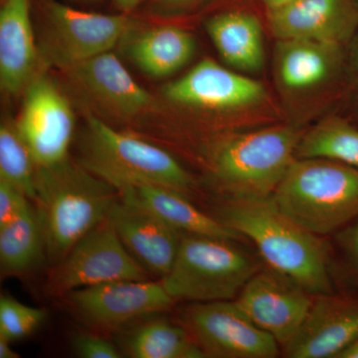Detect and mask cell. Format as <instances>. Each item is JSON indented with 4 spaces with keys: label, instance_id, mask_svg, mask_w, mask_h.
Segmentation results:
<instances>
[{
    "label": "cell",
    "instance_id": "1",
    "mask_svg": "<svg viewBox=\"0 0 358 358\" xmlns=\"http://www.w3.org/2000/svg\"><path fill=\"white\" fill-rule=\"evenodd\" d=\"M216 218L255 245L267 267L313 296L336 293L333 248L284 215L271 196L224 199Z\"/></svg>",
    "mask_w": 358,
    "mask_h": 358
},
{
    "label": "cell",
    "instance_id": "2",
    "mask_svg": "<svg viewBox=\"0 0 358 358\" xmlns=\"http://www.w3.org/2000/svg\"><path fill=\"white\" fill-rule=\"evenodd\" d=\"M303 131L292 122L268 124L224 131L205 143L207 171L224 199L272 196L296 159Z\"/></svg>",
    "mask_w": 358,
    "mask_h": 358
},
{
    "label": "cell",
    "instance_id": "3",
    "mask_svg": "<svg viewBox=\"0 0 358 358\" xmlns=\"http://www.w3.org/2000/svg\"><path fill=\"white\" fill-rule=\"evenodd\" d=\"M119 197L114 186L69 157L54 166L37 167L32 202L52 267L108 218Z\"/></svg>",
    "mask_w": 358,
    "mask_h": 358
},
{
    "label": "cell",
    "instance_id": "4",
    "mask_svg": "<svg viewBox=\"0 0 358 358\" xmlns=\"http://www.w3.org/2000/svg\"><path fill=\"white\" fill-rule=\"evenodd\" d=\"M303 229L334 236L358 218V169L324 159H296L272 196Z\"/></svg>",
    "mask_w": 358,
    "mask_h": 358
},
{
    "label": "cell",
    "instance_id": "5",
    "mask_svg": "<svg viewBox=\"0 0 358 358\" xmlns=\"http://www.w3.org/2000/svg\"><path fill=\"white\" fill-rule=\"evenodd\" d=\"M234 240L181 234L176 260L162 279L176 303L233 301L264 267Z\"/></svg>",
    "mask_w": 358,
    "mask_h": 358
},
{
    "label": "cell",
    "instance_id": "6",
    "mask_svg": "<svg viewBox=\"0 0 358 358\" xmlns=\"http://www.w3.org/2000/svg\"><path fill=\"white\" fill-rule=\"evenodd\" d=\"M81 150L82 166L115 188L127 183H150L189 199L194 192V178L173 155L117 131L98 117H89Z\"/></svg>",
    "mask_w": 358,
    "mask_h": 358
},
{
    "label": "cell",
    "instance_id": "7",
    "mask_svg": "<svg viewBox=\"0 0 358 358\" xmlns=\"http://www.w3.org/2000/svg\"><path fill=\"white\" fill-rule=\"evenodd\" d=\"M273 69L278 91L291 109L306 110L324 96L331 103H341L348 78V46L277 40Z\"/></svg>",
    "mask_w": 358,
    "mask_h": 358
},
{
    "label": "cell",
    "instance_id": "8",
    "mask_svg": "<svg viewBox=\"0 0 358 358\" xmlns=\"http://www.w3.org/2000/svg\"><path fill=\"white\" fill-rule=\"evenodd\" d=\"M164 94L171 103L188 109L238 115L249 128L260 122L251 115L271 102L265 85L211 59L200 61L185 76L167 84Z\"/></svg>",
    "mask_w": 358,
    "mask_h": 358
},
{
    "label": "cell",
    "instance_id": "9",
    "mask_svg": "<svg viewBox=\"0 0 358 358\" xmlns=\"http://www.w3.org/2000/svg\"><path fill=\"white\" fill-rule=\"evenodd\" d=\"M178 322L189 333L205 358H275L281 346L256 326L235 300L187 303Z\"/></svg>",
    "mask_w": 358,
    "mask_h": 358
},
{
    "label": "cell",
    "instance_id": "10",
    "mask_svg": "<svg viewBox=\"0 0 358 358\" xmlns=\"http://www.w3.org/2000/svg\"><path fill=\"white\" fill-rule=\"evenodd\" d=\"M45 13V58L65 70L112 51L134 24L124 13H89L55 0L47 2Z\"/></svg>",
    "mask_w": 358,
    "mask_h": 358
},
{
    "label": "cell",
    "instance_id": "11",
    "mask_svg": "<svg viewBox=\"0 0 358 358\" xmlns=\"http://www.w3.org/2000/svg\"><path fill=\"white\" fill-rule=\"evenodd\" d=\"M52 268L48 292L56 296L105 282L150 279L122 243L108 218L85 235Z\"/></svg>",
    "mask_w": 358,
    "mask_h": 358
},
{
    "label": "cell",
    "instance_id": "12",
    "mask_svg": "<svg viewBox=\"0 0 358 358\" xmlns=\"http://www.w3.org/2000/svg\"><path fill=\"white\" fill-rule=\"evenodd\" d=\"M71 310L99 333L119 331L176 305L162 280H124L75 289L64 296Z\"/></svg>",
    "mask_w": 358,
    "mask_h": 358
},
{
    "label": "cell",
    "instance_id": "13",
    "mask_svg": "<svg viewBox=\"0 0 358 358\" xmlns=\"http://www.w3.org/2000/svg\"><path fill=\"white\" fill-rule=\"evenodd\" d=\"M15 124L37 167L68 159L74 115L67 99L50 79L38 74L30 82Z\"/></svg>",
    "mask_w": 358,
    "mask_h": 358
},
{
    "label": "cell",
    "instance_id": "14",
    "mask_svg": "<svg viewBox=\"0 0 358 358\" xmlns=\"http://www.w3.org/2000/svg\"><path fill=\"white\" fill-rule=\"evenodd\" d=\"M315 296L264 265L235 301L257 327L278 341L282 350L300 329Z\"/></svg>",
    "mask_w": 358,
    "mask_h": 358
},
{
    "label": "cell",
    "instance_id": "15",
    "mask_svg": "<svg viewBox=\"0 0 358 358\" xmlns=\"http://www.w3.org/2000/svg\"><path fill=\"white\" fill-rule=\"evenodd\" d=\"M358 339V294H320L293 338L282 348L288 358H339Z\"/></svg>",
    "mask_w": 358,
    "mask_h": 358
},
{
    "label": "cell",
    "instance_id": "16",
    "mask_svg": "<svg viewBox=\"0 0 358 358\" xmlns=\"http://www.w3.org/2000/svg\"><path fill=\"white\" fill-rule=\"evenodd\" d=\"M265 14L275 40H310L348 46L358 31L355 0H296Z\"/></svg>",
    "mask_w": 358,
    "mask_h": 358
},
{
    "label": "cell",
    "instance_id": "17",
    "mask_svg": "<svg viewBox=\"0 0 358 358\" xmlns=\"http://www.w3.org/2000/svg\"><path fill=\"white\" fill-rule=\"evenodd\" d=\"M108 220L131 256L148 275L162 280L173 267L181 233L152 212L121 197L110 207Z\"/></svg>",
    "mask_w": 358,
    "mask_h": 358
},
{
    "label": "cell",
    "instance_id": "18",
    "mask_svg": "<svg viewBox=\"0 0 358 358\" xmlns=\"http://www.w3.org/2000/svg\"><path fill=\"white\" fill-rule=\"evenodd\" d=\"M66 71L92 99L119 117H138L155 105L154 96L138 84L112 51Z\"/></svg>",
    "mask_w": 358,
    "mask_h": 358
},
{
    "label": "cell",
    "instance_id": "19",
    "mask_svg": "<svg viewBox=\"0 0 358 358\" xmlns=\"http://www.w3.org/2000/svg\"><path fill=\"white\" fill-rule=\"evenodd\" d=\"M115 189L124 201L152 212L181 234L243 242L245 238L218 218L197 208L189 197L171 188L150 183H127Z\"/></svg>",
    "mask_w": 358,
    "mask_h": 358
},
{
    "label": "cell",
    "instance_id": "20",
    "mask_svg": "<svg viewBox=\"0 0 358 358\" xmlns=\"http://www.w3.org/2000/svg\"><path fill=\"white\" fill-rule=\"evenodd\" d=\"M29 0H3L0 9V86L9 95L24 92L37 76Z\"/></svg>",
    "mask_w": 358,
    "mask_h": 358
},
{
    "label": "cell",
    "instance_id": "21",
    "mask_svg": "<svg viewBox=\"0 0 358 358\" xmlns=\"http://www.w3.org/2000/svg\"><path fill=\"white\" fill-rule=\"evenodd\" d=\"M205 29L233 70L250 76L265 67L264 28L255 13L246 8L221 11L205 21Z\"/></svg>",
    "mask_w": 358,
    "mask_h": 358
},
{
    "label": "cell",
    "instance_id": "22",
    "mask_svg": "<svg viewBox=\"0 0 358 358\" xmlns=\"http://www.w3.org/2000/svg\"><path fill=\"white\" fill-rule=\"evenodd\" d=\"M159 315V313H157ZM154 315L120 329L117 345L129 358H205L179 322Z\"/></svg>",
    "mask_w": 358,
    "mask_h": 358
},
{
    "label": "cell",
    "instance_id": "23",
    "mask_svg": "<svg viewBox=\"0 0 358 358\" xmlns=\"http://www.w3.org/2000/svg\"><path fill=\"white\" fill-rule=\"evenodd\" d=\"M196 52L192 33L173 25L145 30L129 44L128 55L134 65L152 78L171 76L189 64Z\"/></svg>",
    "mask_w": 358,
    "mask_h": 358
},
{
    "label": "cell",
    "instance_id": "24",
    "mask_svg": "<svg viewBox=\"0 0 358 358\" xmlns=\"http://www.w3.org/2000/svg\"><path fill=\"white\" fill-rule=\"evenodd\" d=\"M47 260L38 216L32 204L0 227V270L2 278L20 277Z\"/></svg>",
    "mask_w": 358,
    "mask_h": 358
},
{
    "label": "cell",
    "instance_id": "25",
    "mask_svg": "<svg viewBox=\"0 0 358 358\" xmlns=\"http://www.w3.org/2000/svg\"><path fill=\"white\" fill-rule=\"evenodd\" d=\"M294 155L296 159L334 160L358 169V124L345 115H327L303 131Z\"/></svg>",
    "mask_w": 358,
    "mask_h": 358
},
{
    "label": "cell",
    "instance_id": "26",
    "mask_svg": "<svg viewBox=\"0 0 358 358\" xmlns=\"http://www.w3.org/2000/svg\"><path fill=\"white\" fill-rule=\"evenodd\" d=\"M37 166L15 122L0 127V179L20 188L30 201L35 199Z\"/></svg>",
    "mask_w": 358,
    "mask_h": 358
},
{
    "label": "cell",
    "instance_id": "27",
    "mask_svg": "<svg viewBox=\"0 0 358 358\" xmlns=\"http://www.w3.org/2000/svg\"><path fill=\"white\" fill-rule=\"evenodd\" d=\"M46 317L43 308H33L11 296L0 298V338L18 341L34 331Z\"/></svg>",
    "mask_w": 358,
    "mask_h": 358
},
{
    "label": "cell",
    "instance_id": "28",
    "mask_svg": "<svg viewBox=\"0 0 358 358\" xmlns=\"http://www.w3.org/2000/svg\"><path fill=\"white\" fill-rule=\"evenodd\" d=\"M336 274L358 294V218L334 235Z\"/></svg>",
    "mask_w": 358,
    "mask_h": 358
},
{
    "label": "cell",
    "instance_id": "29",
    "mask_svg": "<svg viewBox=\"0 0 358 358\" xmlns=\"http://www.w3.org/2000/svg\"><path fill=\"white\" fill-rule=\"evenodd\" d=\"M71 348L78 357L121 358L122 353L117 343L99 331H79L71 338Z\"/></svg>",
    "mask_w": 358,
    "mask_h": 358
},
{
    "label": "cell",
    "instance_id": "30",
    "mask_svg": "<svg viewBox=\"0 0 358 358\" xmlns=\"http://www.w3.org/2000/svg\"><path fill=\"white\" fill-rule=\"evenodd\" d=\"M341 103L345 108L343 115L358 124V31L348 45V78Z\"/></svg>",
    "mask_w": 358,
    "mask_h": 358
},
{
    "label": "cell",
    "instance_id": "31",
    "mask_svg": "<svg viewBox=\"0 0 358 358\" xmlns=\"http://www.w3.org/2000/svg\"><path fill=\"white\" fill-rule=\"evenodd\" d=\"M29 201L20 188L0 179V227L22 213L31 204Z\"/></svg>",
    "mask_w": 358,
    "mask_h": 358
},
{
    "label": "cell",
    "instance_id": "32",
    "mask_svg": "<svg viewBox=\"0 0 358 358\" xmlns=\"http://www.w3.org/2000/svg\"><path fill=\"white\" fill-rule=\"evenodd\" d=\"M157 1L159 2L160 6L166 7V8L183 9L195 6L201 0H157Z\"/></svg>",
    "mask_w": 358,
    "mask_h": 358
},
{
    "label": "cell",
    "instance_id": "33",
    "mask_svg": "<svg viewBox=\"0 0 358 358\" xmlns=\"http://www.w3.org/2000/svg\"><path fill=\"white\" fill-rule=\"evenodd\" d=\"M257 1L263 7L265 13H267V11L275 10L280 7L288 6L296 0H257Z\"/></svg>",
    "mask_w": 358,
    "mask_h": 358
},
{
    "label": "cell",
    "instance_id": "34",
    "mask_svg": "<svg viewBox=\"0 0 358 358\" xmlns=\"http://www.w3.org/2000/svg\"><path fill=\"white\" fill-rule=\"evenodd\" d=\"M10 341L0 338V358H20V353L13 350Z\"/></svg>",
    "mask_w": 358,
    "mask_h": 358
},
{
    "label": "cell",
    "instance_id": "35",
    "mask_svg": "<svg viewBox=\"0 0 358 358\" xmlns=\"http://www.w3.org/2000/svg\"><path fill=\"white\" fill-rule=\"evenodd\" d=\"M141 0H114L115 7L122 13H128L141 3Z\"/></svg>",
    "mask_w": 358,
    "mask_h": 358
},
{
    "label": "cell",
    "instance_id": "36",
    "mask_svg": "<svg viewBox=\"0 0 358 358\" xmlns=\"http://www.w3.org/2000/svg\"><path fill=\"white\" fill-rule=\"evenodd\" d=\"M339 358H358V339Z\"/></svg>",
    "mask_w": 358,
    "mask_h": 358
},
{
    "label": "cell",
    "instance_id": "37",
    "mask_svg": "<svg viewBox=\"0 0 358 358\" xmlns=\"http://www.w3.org/2000/svg\"><path fill=\"white\" fill-rule=\"evenodd\" d=\"M81 1H96V0H81Z\"/></svg>",
    "mask_w": 358,
    "mask_h": 358
},
{
    "label": "cell",
    "instance_id": "38",
    "mask_svg": "<svg viewBox=\"0 0 358 358\" xmlns=\"http://www.w3.org/2000/svg\"><path fill=\"white\" fill-rule=\"evenodd\" d=\"M355 1H357V4H358V0H355Z\"/></svg>",
    "mask_w": 358,
    "mask_h": 358
}]
</instances>
